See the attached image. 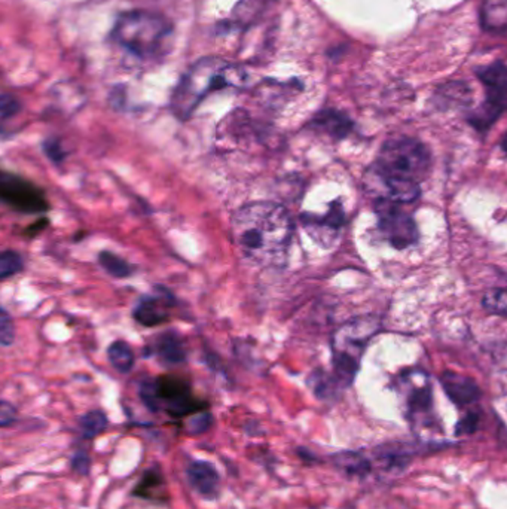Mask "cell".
Segmentation results:
<instances>
[{"label": "cell", "mask_w": 507, "mask_h": 509, "mask_svg": "<svg viewBox=\"0 0 507 509\" xmlns=\"http://www.w3.org/2000/svg\"><path fill=\"white\" fill-rule=\"evenodd\" d=\"M231 231L243 258L261 267H277L289 251L293 222L281 204L254 202L236 211Z\"/></svg>", "instance_id": "6da1fadb"}, {"label": "cell", "mask_w": 507, "mask_h": 509, "mask_svg": "<svg viewBox=\"0 0 507 509\" xmlns=\"http://www.w3.org/2000/svg\"><path fill=\"white\" fill-rule=\"evenodd\" d=\"M173 24L164 15L150 11H127L116 18L112 39L121 48L142 60L162 57L173 40Z\"/></svg>", "instance_id": "7a4b0ae2"}, {"label": "cell", "mask_w": 507, "mask_h": 509, "mask_svg": "<svg viewBox=\"0 0 507 509\" xmlns=\"http://www.w3.org/2000/svg\"><path fill=\"white\" fill-rule=\"evenodd\" d=\"M243 72L222 58L206 57L193 63L182 76L171 99V108L179 118L186 119L209 92L241 82Z\"/></svg>", "instance_id": "3957f363"}, {"label": "cell", "mask_w": 507, "mask_h": 509, "mask_svg": "<svg viewBox=\"0 0 507 509\" xmlns=\"http://www.w3.org/2000/svg\"><path fill=\"white\" fill-rule=\"evenodd\" d=\"M380 331L374 316L356 317L339 326L332 337L333 378L339 387L355 382L367 342Z\"/></svg>", "instance_id": "277c9868"}, {"label": "cell", "mask_w": 507, "mask_h": 509, "mask_svg": "<svg viewBox=\"0 0 507 509\" xmlns=\"http://www.w3.org/2000/svg\"><path fill=\"white\" fill-rule=\"evenodd\" d=\"M372 164L391 177L421 184L432 168V154L416 137L399 136L382 143Z\"/></svg>", "instance_id": "5b68a950"}, {"label": "cell", "mask_w": 507, "mask_h": 509, "mask_svg": "<svg viewBox=\"0 0 507 509\" xmlns=\"http://www.w3.org/2000/svg\"><path fill=\"white\" fill-rule=\"evenodd\" d=\"M477 78L486 87V100L470 115V124L479 132H486L507 109V66L502 62L479 67Z\"/></svg>", "instance_id": "8992f818"}, {"label": "cell", "mask_w": 507, "mask_h": 509, "mask_svg": "<svg viewBox=\"0 0 507 509\" xmlns=\"http://www.w3.org/2000/svg\"><path fill=\"white\" fill-rule=\"evenodd\" d=\"M403 204L391 202H375L378 229L385 240L396 249H407L418 242L420 233L416 220Z\"/></svg>", "instance_id": "52a82bcc"}, {"label": "cell", "mask_w": 507, "mask_h": 509, "mask_svg": "<svg viewBox=\"0 0 507 509\" xmlns=\"http://www.w3.org/2000/svg\"><path fill=\"white\" fill-rule=\"evenodd\" d=\"M363 188L375 202H391L409 204L420 197V184L396 179L385 175L372 164L363 175Z\"/></svg>", "instance_id": "ba28073f"}, {"label": "cell", "mask_w": 507, "mask_h": 509, "mask_svg": "<svg viewBox=\"0 0 507 509\" xmlns=\"http://www.w3.org/2000/svg\"><path fill=\"white\" fill-rule=\"evenodd\" d=\"M399 386L405 398L408 416L412 422L425 423L434 410V389L430 378L421 369H409L399 377Z\"/></svg>", "instance_id": "9c48e42d"}, {"label": "cell", "mask_w": 507, "mask_h": 509, "mask_svg": "<svg viewBox=\"0 0 507 509\" xmlns=\"http://www.w3.org/2000/svg\"><path fill=\"white\" fill-rule=\"evenodd\" d=\"M0 195L4 204L21 213H39L48 209L44 193L36 185L11 175L8 171L2 173Z\"/></svg>", "instance_id": "30bf717a"}, {"label": "cell", "mask_w": 507, "mask_h": 509, "mask_svg": "<svg viewBox=\"0 0 507 509\" xmlns=\"http://www.w3.org/2000/svg\"><path fill=\"white\" fill-rule=\"evenodd\" d=\"M159 404H166L167 411L173 418H184L200 409L195 402L188 383L176 377H159L155 380Z\"/></svg>", "instance_id": "8fae6325"}, {"label": "cell", "mask_w": 507, "mask_h": 509, "mask_svg": "<svg viewBox=\"0 0 507 509\" xmlns=\"http://www.w3.org/2000/svg\"><path fill=\"white\" fill-rule=\"evenodd\" d=\"M302 224L315 242L331 246L339 237L342 227L346 224V213L341 203L335 202L324 215H302Z\"/></svg>", "instance_id": "7c38bea8"}, {"label": "cell", "mask_w": 507, "mask_h": 509, "mask_svg": "<svg viewBox=\"0 0 507 509\" xmlns=\"http://www.w3.org/2000/svg\"><path fill=\"white\" fill-rule=\"evenodd\" d=\"M441 384L448 398L459 407L473 404L481 398V389L477 382L463 374L445 371L441 375Z\"/></svg>", "instance_id": "4fadbf2b"}, {"label": "cell", "mask_w": 507, "mask_h": 509, "mask_svg": "<svg viewBox=\"0 0 507 509\" xmlns=\"http://www.w3.org/2000/svg\"><path fill=\"white\" fill-rule=\"evenodd\" d=\"M189 483L195 492L207 499H215L220 488L218 470L209 462L195 461L186 470Z\"/></svg>", "instance_id": "5bb4252c"}, {"label": "cell", "mask_w": 507, "mask_h": 509, "mask_svg": "<svg viewBox=\"0 0 507 509\" xmlns=\"http://www.w3.org/2000/svg\"><path fill=\"white\" fill-rule=\"evenodd\" d=\"M168 297L166 290H162V297H143L134 308V319L148 328L161 325L168 319Z\"/></svg>", "instance_id": "9a60e30c"}, {"label": "cell", "mask_w": 507, "mask_h": 509, "mask_svg": "<svg viewBox=\"0 0 507 509\" xmlns=\"http://www.w3.org/2000/svg\"><path fill=\"white\" fill-rule=\"evenodd\" d=\"M311 127L328 134L335 141H339L350 134L353 130V121L347 115L337 112V110H323L313 119Z\"/></svg>", "instance_id": "2e32d148"}, {"label": "cell", "mask_w": 507, "mask_h": 509, "mask_svg": "<svg viewBox=\"0 0 507 509\" xmlns=\"http://www.w3.org/2000/svg\"><path fill=\"white\" fill-rule=\"evenodd\" d=\"M481 26L494 33L507 30V0H482Z\"/></svg>", "instance_id": "e0dca14e"}, {"label": "cell", "mask_w": 507, "mask_h": 509, "mask_svg": "<svg viewBox=\"0 0 507 509\" xmlns=\"http://www.w3.org/2000/svg\"><path fill=\"white\" fill-rule=\"evenodd\" d=\"M332 463L342 474L357 479H365L372 470L371 462L367 461L362 453L357 452L337 453L332 456Z\"/></svg>", "instance_id": "ac0fdd59"}, {"label": "cell", "mask_w": 507, "mask_h": 509, "mask_svg": "<svg viewBox=\"0 0 507 509\" xmlns=\"http://www.w3.org/2000/svg\"><path fill=\"white\" fill-rule=\"evenodd\" d=\"M155 351L164 364L176 365L184 362L185 349L179 337L171 332L162 334L155 344Z\"/></svg>", "instance_id": "d6986e66"}, {"label": "cell", "mask_w": 507, "mask_h": 509, "mask_svg": "<svg viewBox=\"0 0 507 509\" xmlns=\"http://www.w3.org/2000/svg\"><path fill=\"white\" fill-rule=\"evenodd\" d=\"M107 355H109L110 364L114 365V368L119 373H130L134 367V353H133L132 347L128 346L125 341L118 340V341L112 342L107 349Z\"/></svg>", "instance_id": "ffe728a7"}, {"label": "cell", "mask_w": 507, "mask_h": 509, "mask_svg": "<svg viewBox=\"0 0 507 509\" xmlns=\"http://www.w3.org/2000/svg\"><path fill=\"white\" fill-rule=\"evenodd\" d=\"M79 427H81V432L85 438H96L107 427V418L103 411L94 410V411L83 414L79 420Z\"/></svg>", "instance_id": "44dd1931"}, {"label": "cell", "mask_w": 507, "mask_h": 509, "mask_svg": "<svg viewBox=\"0 0 507 509\" xmlns=\"http://www.w3.org/2000/svg\"><path fill=\"white\" fill-rule=\"evenodd\" d=\"M482 306L491 315L507 317V289L495 288V289L486 290L482 297Z\"/></svg>", "instance_id": "7402d4cb"}, {"label": "cell", "mask_w": 507, "mask_h": 509, "mask_svg": "<svg viewBox=\"0 0 507 509\" xmlns=\"http://www.w3.org/2000/svg\"><path fill=\"white\" fill-rule=\"evenodd\" d=\"M99 263H101V267L105 268L106 272H109L110 276L116 277V279H124V277L132 274L130 263L112 254V252H101L99 254Z\"/></svg>", "instance_id": "603a6c76"}, {"label": "cell", "mask_w": 507, "mask_h": 509, "mask_svg": "<svg viewBox=\"0 0 507 509\" xmlns=\"http://www.w3.org/2000/svg\"><path fill=\"white\" fill-rule=\"evenodd\" d=\"M308 384H310L311 389L314 391L315 395L320 400H331L337 393L338 389H341L335 378L329 377V375L323 373L313 374V377L310 378Z\"/></svg>", "instance_id": "cb8c5ba5"}, {"label": "cell", "mask_w": 507, "mask_h": 509, "mask_svg": "<svg viewBox=\"0 0 507 509\" xmlns=\"http://www.w3.org/2000/svg\"><path fill=\"white\" fill-rule=\"evenodd\" d=\"M378 457H380L381 465L387 470H399L400 472L411 463V457L408 456L407 453L400 452V450H391V448H387V452L378 453Z\"/></svg>", "instance_id": "d4e9b609"}, {"label": "cell", "mask_w": 507, "mask_h": 509, "mask_svg": "<svg viewBox=\"0 0 507 509\" xmlns=\"http://www.w3.org/2000/svg\"><path fill=\"white\" fill-rule=\"evenodd\" d=\"M22 270V259L15 252L6 251L0 256V277L8 279Z\"/></svg>", "instance_id": "484cf974"}, {"label": "cell", "mask_w": 507, "mask_h": 509, "mask_svg": "<svg viewBox=\"0 0 507 509\" xmlns=\"http://www.w3.org/2000/svg\"><path fill=\"white\" fill-rule=\"evenodd\" d=\"M141 396L143 404H145L150 411H159L161 404H159V400H158L155 380H146V382L142 383Z\"/></svg>", "instance_id": "4316f807"}, {"label": "cell", "mask_w": 507, "mask_h": 509, "mask_svg": "<svg viewBox=\"0 0 507 509\" xmlns=\"http://www.w3.org/2000/svg\"><path fill=\"white\" fill-rule=\"evenodd\" d=\"M213 425V418L211 413H200L189 418L186 429L189 435H202L211 429Z\"/></svg>", "instance_id": "83f0119b"}, {"label": "cell", "mask_w": 507, "mask_h": 509, "mask_svg": "<svg viewBox=\"0 0 507 509\" xmlns=\"http://www.w3.org/2000/svg\"><path fill=\"white\" fill-rule=\"evenodd\" d=\"M13 337H15V332H13V321H11L8 312L4 308L2 315H0V341H2V346H11L13 342Z\"/></svg>", "instance_id": "f1b7e54d"}, {"label": "cell", "mask_w": 507, "mask_h": 509, "mask_svg": "<svg viewBox=\"0 0 507 509\" xmlns=\"http://www.w3.org/2000/svg\"><path fill=\"white\" fill-rule=\"evenodd\" d=\"M71 466L73 472L85 477V475L90 474V470H91V459H90L85 450H78L72 456Z\"/></svg>", "instance_id": "f546056e"}, {"label": "cell", "mask_w": 507, "mask_h": 509, "mask_svg": "<svg viewBox=\"0 0 507 509\" xmlns=\"http://www.w3.org/2000/svg\"><path fill=\"white\" fill-rule=\"evenodd\" d=\"M477 426H479V416L475 413L468 414L466 418H461V420L457 423V427H455V435L463 436V435L473 434V432H477Z\"/></svg>", "instance_id": "4dcf8cb0"}, {"label": "cell", "mask_w": 507, "mask_h": 509, "mask_svg": "<svg viewBox=\"0 0 507 509\" xmlns=\"http://www.w3.org/2000/svg\"><path fill=\"white\" fill-rule=\"evenodd\" d=\"M44 151L45 154L48 155L49 159L53 160L54 163H62L64 157H66V152L63 151L60 142L56 141V139L45 141Z\"/></svg>", "instance_id": "1f68e13d"}, {"label": "cell", "mask_w": 507, "mask_h": 509, "mask_svg": "<svg viewBox=\"0 0 507 509\" xmlns=\"http://www.w3.org/2000/svg\"><path fill=\"white\" fill-rule=\"evenodd\" d=\"M17 420V410L13 404H9L6 401H4L0 404V426L2 427H8L9 425H13V422Z\"/></svg>", "instance_id": "d6a6232c"}, {"label": "cell", "mask_w": 507, "mask_h": 509, "mask_svg": "<svg viewBox=\"0 0 507 509\" xmlns=\"http://www.w3.org/2000/svg\"><path fill=\"white\" fill-rule=\"evenodd\" d=\"M20 110V103L13 97L4 94L2 97V118L8 119L9 116L17 114Z\"/></svg>", "instance_id": "836d02e7"}, {"label": "cell", "mask_w": 507, "mask_h": 509, "mask_svg": "<svg viewBox=\"0 0 507 509\" xmlns=\"http://www.w3.org/2000/svg\"><path fill=\"white\" fill-rule=\"evenodd\" d=\"M297 454L304 459V461H315V457L311 454L305 448H297Z\"/></svg>", "instance_id": "e575fe53"}, {"label": "cell", "mask_w": 507, "mask_h": 509, "mask_svg": "<svg viewBox=\"0 0 507 509\" xmlns=\"http://www.w3.org/2000/svg\"><path fill=\"white\" fill-rule=\"evenodd\" d=\"M502 150H503L507 155V133L504 134L503 141H502Z\"/></svg>", "instance_id": "d590c367"}]
</instances>
